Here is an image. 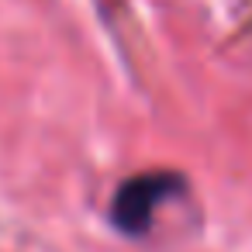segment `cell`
Listing matches in <instances>:
<instances>
[{
	"mask_svg": "<svg viewBox=\"0 0 252 252\" xmlns=\"http://www.w3.org/2000/svg\"><path fill=\"white\" fill-rule=\"evenodd\" d=\"M176 187H180V180L173 173H142V176H131L118 190V197H114V207H111L114 224L121 231H128V235H142L152 224L159 204L169 200L176 193Z\"/></svg>",
	"mask_w": 252,
	"mask_h": 252,
	"instance_id": "cell-1",
	"label": "cell"
}]
</instances>
